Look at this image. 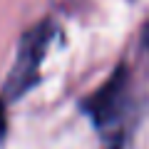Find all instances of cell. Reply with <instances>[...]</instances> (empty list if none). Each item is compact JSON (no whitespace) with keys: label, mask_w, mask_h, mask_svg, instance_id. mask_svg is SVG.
<instances>
[{"label":"cell","mask_w":149,"mask_h":149,"mask_svg":"<svg viewBox=\"0 0 149 149\" xmlns=\"http://www.w3.org/2000/svg\"><path fill=\"white\" fill-rule=\"evenodd\" d=\"M52 35H55V25L47 20L35 25L32 30H27L22 35L15 65H13V72L5 82V97L8 100H17L20 95H25L37 82V70H40V62H42L50 42H52Z\"/></svg>","instance_id":"cell-1"},{"label":"cell","mask_w":149,"mask_h":149,"mask_svg":"<svg viewBox=\"0 0 149 149\" xmlns=\"http://www.w3.org/2000/svg\"><path fill=\"white\" fill-rule=\"evenodd\" d=\"M127 100H129V74L124 67H117V72L85 102V112L95 119L100 129H107L122 122Z\"/></svg>","instance_id":"cell-2"},{"label":"cell","mask_w":149,"mask_h":149,"mask_svg":"<svg viewBox=\"0 0 149 149\" xmlns=\"http://www.w3.org/2000/svg\"><path fill=\"white\" fill-rule=\"evenodd\" d=\"M5 129H8V117H5V102L0 100V142L5 139Z\"/></svg>","instance_id":"cell-3"},{"label":"cell","mask_w":149,"mask_h":149,"mask_svg":"<svg viewBox=\"0 0 149 149\" xmlns=\"http://www.w3.org/2000/svg\"><path fill=\"white\" fill-rule=\"evenodd\" d=\"M142 37H144V45H147V47H149V25L144 27V35H142Z\"/></svg>","instance_id":"cell-4"}]
</instances>
